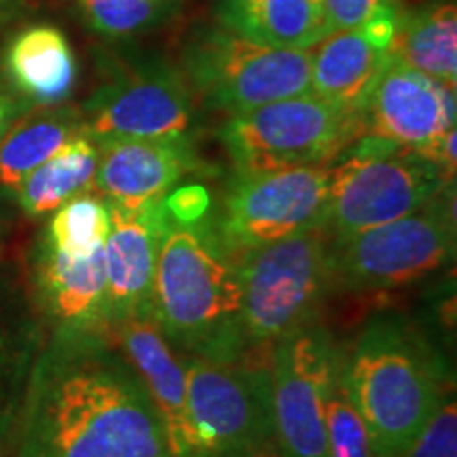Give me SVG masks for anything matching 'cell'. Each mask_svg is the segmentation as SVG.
<instances>
[{"label":"cell","instance_id":"obj_20","mask_svg":"<svg viewBox=\"0 0 457 457\" xmlns=\"http://www.w3.org/2000/svg\"><path fill=\"white\" fill-rule=\"evenodd\" d=\"M4 74L11 89L30 106H57L77 83V57L60 28L28 26L7 45Z\"/></svg>","mask_w":457,"mask_h":457},{"label":"cell","instance_id":"obj_5","mask_svg":"<svg viewBox=\"0 0 457 457\" xmlns=\"http://www.w3.org/2000/svg\"><path fill=\"white\" fill-rule=\"evenodd\" d=\"M455 187L403 219L330 239V286L356 295L404 288L455 259Z\"/></svg>","mask_w":457,"mask_h":457},{"label":"cell","instance_id":"obj_24","mask_svg":"<svg viewBox=\"0 0 457 457\" xmlns=\"http://www.w3.org/2000/svg\"><path fill=\"white\" fill-rule=\"evenodd\" d=\"M98 162V142L87 134L74 136L15 188L21 212L30 219H41L79 193L94 188Z\"/></svg>","mask_w":457,"mask_h":457},{"label":"cell","instance_id":"obj_9","mask_svg":"<svg viewBox=\"0 0 457 457\" xmlns=\"http://www.w3.org/2000/svg\"><path fill=\"white\" fill-rule=\"evenodd\" d=\"M195 457H253L273 447L270 360L182 356Z\"/></svg>","mask_w":457,"mask_h":457},{"label":"cell","instance_id":"obj_32","mask_svg":"<svg viewBox=\"0 0 457 457\" xmlns=\"http://www.w3.org/2000/svg\"><path fill=\"white\" fill-rule=\"evenodd\" d=\"M157 3L170 4V7H179V3H180V0H157Z\"/></svg>","mask_w":457,"mask_h":457},{"label":"cell","instance_id":"obj_8","mask_svg":"<svg viewBox=\"0 0 457 457\" xmlns=\"http://www.w3.org/2000/svg\"><path fill=\"white\" fill-rule=\"evenodd\" d=\"M364 134L362 117L312 91L231 114L219 131L236 171L330 165Z\"/></svg>","mask_w":457,"mask_h":457},{"label":"cell","instance_id":"obj_18","mask_svg":"<svg viewBox=\"0 0 457 457\" xmlns=\"http://www.w3.org/2000/svg\"><path fill=\"white\" fill-rule=\"evenodd\" d=\"M47 335L28 282L0 262V457H13L28 381Z\"/></svg>","mask_w":457,"mask_h":457},{"label":"cell","instance_id":"obj_19","mask_svg":"<svg viewBox=\"0 0 457 457\" xmlns=\"http://www.w3.org/2000/svg\"><path fill=\"white\" fill-rule=\"evenodd\" d=\"M111 337L145 381L168 432L174 457H195L185 364L174 345L165 339L157 320L153 313L128 318L111 330Z\"/></svg>","mask_w":457,"mask_h":457},{"label":"cell","instance_id":"obj_29","mask_svg":"<svg viewBox=\"0 0 457 457\" xmlns=\"http://www.w3.org/2000/svg\"><path fill=\"white\" fill-rule=\"evenodd\" d=\"M394 13H398V0H322L327 34L362 28L377 17Z\"/></svg>","mask_w":457,"mask_h":457},{"label":"cell","instance_id":"obj_4","mask_svg":"<svg viewBox=\"0 0 457 457\" xmlns=\"http://www.w3.org/2000/svg\"><path fill=\"white\" fill-rule=\"evenodd\" d=\"M242 322L250 347H273L318 324L330 293V236L313 227L236 254Z\"/></svg>","mask_w":457,"mask_h":457},{"label":"cell","instance_id":"obj_7","mask_svg":"<svg viewBox=\"0 0 457 457\" xmlns=\"http://www.w3.org/2000/svg\"><path fill=\"white\" fill-rule=\"evenodd\" d=\"M180 71L193 96L231 117L307 94L310 49L273 47L212 24L187 38Z\"/></svg>","mask_w":457,"mask_h":457},{"label":"cell","instance_id":"obj_28","mask_svg":"<svg viewBox=\"0 0 457 457\" xmlns=\"http://www.w3.org/2000/svg\"><path fill=\"white\" fill-rule=\"evenodd\" d=\"M400 457H457V404L451 392L424 432Z\"/></svg>","mask_w":457,"mask_h":457},{"label":"cell","instance_id":"obj_11","mask_svg":"<svg viewBox=\"0 0 457 457\" xmlns=\"http://www.w3.org/2000/svg\"><path fill=\"white\" fill-rule=\"evenodd\" d=\"M83 134L111 140L187 138L195 123L193 91L179 66L153 57L114 72L85 102Z\"/></svg>","mask_w":457,"mask_h":457},{"label":"cell","instance_id":"obj_33","mask_svg":"<svg viewBox=\"0 0 457 457\" xmlns=\"http://www.w3.org/2000/svg\"><path fill=\"white\" fill-rule=\"evenodd\" d=\"M3 231H4V220H3V212H0V239H3Z\"/></svg>","mask_w":457,"mask_h":457},{"label":"cell","instance_id":"obj_23","mask_svg":"<svg viewBox=\"0 0 457 457\" xmlns=\"http://www.w3.org/2000/svg\"><path fill=\"white\" fill-rule=\"evenodd\" d=\"M79 134H83L81 111L60 104L30 108L0 140V187L15 193L38 165Z\"/></svg>","mask_w":457,"mask_h":457},{"label":"cell","instance_id":"obj_16","mask_svg":"<svg viewBox=\"0 0 457 457\" xmlns=\"http://www.w3.org/2000/svg\"><path fill=\"white\" fill-rule=\"evenodd\" d=\"M396 15L353 30L324 34L310 49V91L341 111L364 117L375 83L390 62Z\"/></svg>","mask_w":457,"mask_h":457},{"label":"cell","instance_id":"obj_17","mask_svg":"<svg viewBox=\"0 0 457 457\" xmlns=\"http://www.w3.org/2000/svg\"><path fill=\"white\" fill-rule=\"evenodd\" d=\"M199 165L193 136L102 142L94 188L114 204L151 202L171 193Z\"/></svg>","mask_w":457,"mask_h":457},{"label":"cell","instance_id":"obj_21","mask_svg":"<svg viewBox=\"0 0 457 457\" xmlns=\"http://www.w3.org/2000/svg\"><path fill=\"white\" fill-rule=\"evenodd\" d=\"M390 57L449 87L457 83L455 0H428L396 15Z\"/></svg>","mask_w":457,"mask_h":457},{"label":"cell","instance_id":"obj_12","mask_svg":"<svg viewBox=\"0 0 457 457\" xmlns=\"http://www.w3.org/2000/svg\"><path fill=\"white\" fill-rule=\"evenodd\" d=\"M337 362L339 345L320 324L271 347L273 447L279 457H328L324 404Z\"/></svg>","mask_w":457,"mask_h":457},{"label":"cell","instance_id":"obj_14","mask_svg":"<svg viewBox=\"0 0 457 457\" xmlns=\"http://www.w3.org/2000/svg\"><path fill=\"white\" fill-rule=\"evenodd\" d=\"M455 87L390 57L364 108V134L424 155L455 129Z\"/></svg>","mask_w":457,"mask_h":457},{"label":"cell","instance_id":"obj_3","mask_svg":"<svg viewBox=\"0 0 457 457\" xmlns=\"http://www.w3.org/2000/svg\"><path fill=\"white\" fill-rule=\"evenodd\" d=\"M153 318L174 350L187 356L228 362L250 350L236 254L222 242L212 210L193 220L168 212L153 282Z\"/></svg>","mask_w":457,"mask_h":457},{"label":"cell","instance_id":"obj_26","mask_svg":"<svg viewBox=\"0 0 457 457\" xmlns=\"http://www.w3.org/2000/svg\"><path fill=\"white\" fill-rule=\"evenodd\" d=\"M83 24L106 41H129L171 15L176 7L157 0H72Z\"/></svg>","mask_w":457,"mask_h":457},{"label":"cell","instance_id":"obj_34","mask_svg":"<svg viewBox=\"0 0 457 457\" xmlns=\"http://www.w3.org/2000/svg\"><path fill=\"white\" fill-rule=\"evenodd\" d=\"M313 3H316V7L320 9V11H322V0H313ZM324 17V15H322Z\"/></svg>","mask_w":457,"mask_h":457},{"label":"cell","instance_id":"obj_2","mask_svg":"<svg viewBox=\"0 0 457 457\" xmlns=\"http://www.w3.org/2000/svg\"><path fill=\"white\" fill-rule=\"evenodd\" d=\"M339 377L369 432L370 457H400L453 392L449 364L415 322L370 318L339 347Z\"/></svg>","mask_w":457,"mask_h":457},{"label":"cell","instance_id":"obj_1","mask_svg":"<svg viewBox=\"0 0 457 457\" xmlns=\"http://www.w3.org/2000/svg\"><path fill=\"white\" fill-rule=\"evenodd\" d=\"M13 457H174L142 377L104 333L47 330Z\"/></svg>","mask_w":457,"mask_h":457},{"label":"cell","instance_id":"obj_15","mask_svg":"<svg viewBox=\"0 0 457 457\" xmlns=\"http://www.w3.org/2000/svg\"><path fill=\"white\" fill-rule=\"evenodd\" d=\"M108 210L111 227L104 242V276L112 330L123 320L153 313V282L168 208L162 197L142 204L108 202Z\"/></svg>","mask_w":457,"mask_h":457},{"label":"cell","instance_id":"obj_25","mask_svg":"<svg viewBox=\"0 0 457 457\" xmlns=\"http://www.w3.org/2000/svg\"><path fill=\"white\" fill-rule=\"evenodd\" d=\"M49 216L41 236L62 253L83 256L104 248L111 227V210L106 199L98 193H79Z\"/></svg>","mask_w":457,"mask_h":457},{"label":"cell","instance_id":"obj_22","mask_svg":"<svg viewBox=\"0 0 457 457\" xmlns=\"http://www.w3.org/2000/svg\"><path fill=\"white\" fill-rule=\"evenodd\" d=\"M216 24L253 41L312 49L327 34L313 0H214Z\"/></svg>","mask_w":457,"mask_h":457},{"label":"cell","instance_id":"obj_6","mask_svg":"<svg viewBox=\"0 0 457 457\" xmlns=\"http://www.w3.org/2000/svg\"><path fill=\"white\" fill-rule=\"evenodd\" d=\"M447 185L421 153L364 134L330 163L324 227L330 239L350 237L417 212Z\"/></svg>","mask_w":457,"mask_h":457},{"label":"cell","instance_id":"obj_27","mask_svg":"<svg viewBox=\"0 0 457 457\" xmlns=\"http://www.w3.org/2000/svg\"><path fill=\"white\" fill-rule=\"evenodd\" d=\"M324 421L328 457H370L367 426L341 384L339 362L324 404Z\"/></svg>","mask_w":457,"mask_h":457},{"label":"cell","instance_id":"obj_13","mask_svg":"<svg viewBox=\"0 0 457 457\" xmlns=\"http://www.w3.org/2000/svg\"><path fill=\"white\" fill-rule=\"evenodd\" d=\"M28 290L47 330L111 335L104 248L77 256L38 236L30 253Z\"/></svg>","mask_w":457,"mask_h":457},{"label":"cell","instance_id":"obj_31","mask_svg":"<svg viewBox=\"0 0 457 457\" xmlns=\"http://www.w3.org/2000/svg\"><path fill=\"white\" fill-rule=\"evenodd\" d=\"M253 457H279V455H278V451H276V447H267V449H262V451H259V453H256V455H253Z\"/></svg>","mask_w":457,"mask_h":457},{"label":"cell","instance_id":"obj_10","mask_svg":"<svg viewBox=\"0 0 457 457\" xmlns=\"http://www.w3.org/2000/svg\"><path fill=\"white\" fill-rule=\"evenodd\" d=\"M328 180L330 165L236 171L220 208L212 210L222 242L239 254L324 227Z\"/></svg>","mask_w":457,"mask_h":457},{"label":"cell","instance_id":"obj_30","mask_svg":"<svg viewBox=\"0 0 457 457\" xmlns=\"http://www.w3.org/2000/svg\"><path fill=\"white\" fill-rule=\"evenodd\" d=\"M30 108L32 106L28 104L26 100H21L13 89L4 87V85L0 83V140L4 138V134L11 129V125H13L21 114L30 111Z\"/></svg>","mask_w":457,"mask_h":457}]
</instances>
